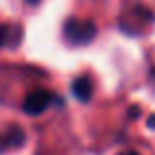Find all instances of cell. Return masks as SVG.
Instances as JSON below:
<instances>
[{
	"mask_svg": "<svg viewBox=\"0 0 155 155\" xmlns=\"http://www.w3.org/2000/svg\"><path fill=\"white\" fill-rule=\"evenodd\" d=\"M147 128L149 130H155V116H149L147 118Z\"/></svg>",
	"mask_w": 155,
	"mask_h": 155,
	"instance_id": "cell-7",
	"label": "cell"
},
{
	"mask_svg": "<svg viewBox=\"0 0 155 155\" xmlns=\"http://www.w3.org/2000/svg\"><path fill=\"white\" fill-rule=\"evenodd\" d=\"M94 34H96V26L92 22H79V20L71 18L65 24V35L73 43H87L94 38Z\"/></svg>",
	"mask_w": 155,
	"mask_h": 155,
	"instance_id": "cell-1",
	"label": "cell"
},
{
	"mask_svg": "<svg viewBox=\"0 0 155 155\" xmlns=\"http://www.w3.org/2000/svg\"><path fill=\"white\" fill-rule=\"evenodd\" d=\"M137 116H140V106H132V108H130V118L136 120Z\"/></svg>",
	"mask_w": 155,
	"mask_h": 155,
	"instance_id": "cell-6",
	"label": "cell"
},
{
	"mask_svg": "<svg viewBox=\"0 0 155 155\" xmlns=\"http://www.w3.org/2000/svg\"><path fill=\"white\" fill-rule=\"evenodd\" d=\"M4 141H6L10 147H22L24 141H26V134H24V130L20 128V126H14V128H10L6 132Z\"/></svg>",
	"mask_w": 155,
	"mask_h": 155,
	"instance_id": "cell-4",
	"label": "cell"
},
{
	"mask_svg": "<svg viewBox=\"0 0 155 155\" xmlns=\"http://www.w3.org/2000/svg\"><path fill=\"white\" fill-rule=\"evenodd\" d=\"M73 94H75L77 100L81 102H88L91 100V94H92V84L87 77H81L73 83Z\"/></svg>",
	"mask_w": 155,
	"mask_h": 155,
	"instance_id": "cell-3",
	"label": "cell"
},
{
	"mask_svg": "<svg viewBox=\"0 0 155 155\" xmlns=\"http://www.w3.org/2000/svg\"><path fill=\"white\" fill-rule=\"evenodd\" d=\"M49 100H51V96H49L47 91H35L26 98L24 110H26V114H30V116H38V114H41L43 110L49 106Z\"/></svg>",
	"mask_w": 155,
	"mask_h": 155,
	"instance_id": "cell-2",
	"label": "cell"
},
{
	"mask_svg": "<svg viewBox=\"0 0 155 155\" xmlns=\"http://www.w3.org/2000/svg\"><path fill=\"white\" fill-rule=\"evenodd\" d=\"M118 155H140L137 151H132V149H130V151H124V153H118Z\"/></svg>",
	"mask_w": 155,
	"mask_h": 155,
	"instance_id": "cell-8",
	"label": "cell"
},
{
	"mask_svg": "<svg viewBox=\"0 0 155 155\" xmlns=\"http://www.w3.org/2000/svg\"><path fill=\"white\" fill-rule=\"evenodd\" d=\"M4 143H6V141H4V140H0V153L4 151Z\"/></svg>",
	"mask_w": 155,
	"mask_h": 155,
	"instance_id": "cell-9",
	"label": "cell"
},
{
	"mask_svg": "<svg viewBox=\"0 0 155 155\" xmlns=\"http://www.w3.org/2000/svg\"><path fill=\"white\" fill-rule=\"evenodd\" d=\"M8 31H10V28H8V26H0V47L6 43V39H8Z\"/></svg>",
	"mask_w": 155,
	"mask_h": 155,
	"instance_id": "cell-5",
	"label": "cell"
}]
</instances>
